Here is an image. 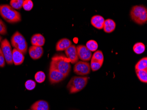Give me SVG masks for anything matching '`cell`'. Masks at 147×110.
<instances>
[{"instance_id":"6da1fadb","label":"cell","mask_w":147,"mask_h":110,"mask_svg":"<svg viewBox=\"0 0 147 110\" xmlns=\"http://www.w3.org/2000/svg\"><path fill=\"white\" fill-rule=\"evenodd\" d=\"M0 15L9 24L19 23L22 20L20 13L9 5H0Z\"/></svg>"},{"instance_id":"7a4b0ae2","label":"cell","mask_w":147,"mask_h":110,"mask_svg":"<svg viewBox=\"0 0 147 110\" xmlns=\"http://www.w3.org/2000/svg\"><path fill=\"white\" fill-rule=\"evenodd\" d=\"M50 65L67 77L71 71L70 61L63 55H56L52 57Z\"/></svg>"},{"instance_id":"3957f363","label":"cell","mask_w":147,"mask_h":110,"mask_svg":"<svg viewBox=\"0 0 147 110\" xmlns=\"http://www.w3.org/2000/svg\"><path fill=\"white\" fill-rule=\"evenodd\" d=\"M130 17L135 23L139 25L146 24L147 21V9L146 7L135 5L131 9Z\"/></svg>"},{"instance_id":"277c9868","label":"cell","mask_w":147,"mask_h":110,"mask_svg":"<svg viewBox=\"0 0 147 110\" xmlns=\"http://www.w3.org/2000/svg\"><path fill=\"white\" fill-rule=\"evenodd\" d=\"M88 80L87 77H73L67 87L70 93H76L82 90L86 86Z\"/></svg>"},{"instance_id":"5b68a950","label":"cell","mask_w":147,"mask_h":110,"mask_svg":"<svg viewBox=\"0 0 147 110\" xmlns=\"http://www.w3.org/2000/svg\"><path fill=\"white\" fill-rule=\"evenodd\" d=\"M11 43L14 49H17L24 55L26 54L28 52V43L21 33L19 31L14 33L11 36Z\"/></svg>"},{"instance_id":"8992f818","label":"cell","mask_w":147,"mask_h":110,"mask_svg":"<svg viewBox=\"0 0 147 110\" xmlns=\"http://www.w3.org/2000/svg\"><path fill=\"white\" fill-rule=\"evenodd\" d=\"M1 48L5 57L6 62L9 65H12L13 64L12 50L11 44L8 39L5 38L1 40Z\"/></svg>"},{"instance_id":"52a82bcc","label":"cell","mask_w":147,"mask_h":110,"mask_svg":"<svg viewBox=\"0 0 147 110\" xmlns=\"http://www.w3.org/2000/svg\"><path fill=\"white\" fill-rule=\"evenodd\" d=\"M90 65L87 62L78 61L74 67V72L78 75H86L90 72Z\"/></svg>"},{"instance_id":"ba28073f","label":"cell","mask_w":147,"mask_h":110,"mask_svg":"<svg viewBox=\"0 0 147 110\" xmlns=\"http://www.w3.org/2000/svg\"><path fill=\"white\" fill-rule=\"evenodd\" d=\"M49 77L50 83L53 84L60 82L64 80L66 76L50 65Z\"/></svg>"},{"instance_id":"9c48e42d","label":"cell","mask_w":147,"mask_h":110,"mask_svg":"<svg viewBox=\"0 0 147 110\" xmlns=\"http://www.w3.org/2000/svg\"><path fill=\"white\" fill-rule=\"evenodd\" d=\"M78 58L82 61H89L91 59L92 53L86 46L79 45L76 47Z\"/></svg>"},{"instance_id":"30bf717a","label":"cell","mask_w":147,"mask_h":110,"mask_svg":"<svg viewBox=\"0 0 147 110\" xmlns=\"http://www.w3.org/2000/svg\"><path fill=\"white\" fill-rule=\"evenodd\" d=\"M65 54L69 61L72 64L76 63L78 61V55L76 47L75 45H71L65 50Z\"/></svg>"},{"instance_id":"8fae6325","label":"cell","mask_w":147,"mask_h":110,"mask_svg":"<svg viewBox=\"0 0 147 110\" xmlns=\"http://www.w3.org/2000/svg\"><path fill=\"white\" fill-rule=\"evenodd\" d=\"M29 53L32 59L34 60L39 59L43 55V49L42 47L32 45L29 49Z\"/></svg>"},{"instance_id":"7c38bea8","label":"cell","mask_w":147,"mask_h":110,"mask_svg":"<svg viewBox=\"0 0 147 110\" xmlns=\"http://www.w3.org/2000/svg\"><path fill=\"white\" fill-rule=\"evenodd\" d=\"M25 57L24 55L16 49L12 50V60L13 63L16 66L21 65L24 62Z\"/></svg>"},{"instance_id":"4fadbf2b","label":"cell","mask_w":147,"mask_h":110,"mask_svg":"<svg viewBox=\"0 0 147 110\" xmlns=\"http://www.w3.org/2000/svg\"><path fill=\"white\" fill-rule=\"evenodd\" d=\"M105 21V19L101 16L95 15L92 17L91 24L96 28L101 30L103 29Z\"/></svg>"},{"instance_id":"5bb4252c","label":"cell","mask_w":147,"mask_h":110,"mask_svg":"<svg viewBox=\"0 0 147 110\" xmlns=\"http://www.w3.org/2000/svg\"><path fill=\"white\" fill-rule=\"evenodd\" d=\"M72 45V43L67 38L59 40L56 44V49L57 51H65Z\"/></svg>"},{"instance_id":"9a60e30c","label":"cell","mask_w":147,"mask_h":110,"mask_svg":"<svg viewBox=\"0 0 147 110\" xmlns=\"http://www.w3.org/2000/svg\"><path fill=\"white\" fill-rule=\"evenodd\" d=\"M44 37L40 34H36L33 35L31 38V43L33 46L42 47L45 43Z\"/></svg>"},{"instance_id":"2e32d148","label":"cell","mask_w":147,"mask_h":110,"mask_svg":"<svg viewBox=\"0 0 147 110\" xmlns=\"http://www.w3.org/2000/svg\"><path fill=\"white\" fill-rule=\"evenodd\" d=\"M31 110H49L48 103L44 100H39L30 107Z\"/></svg>"},{"instance_id":"e0dca14e","label":"cell","mask_w":147,"mask_h":110,"mask_svg":"<svg viewBox=\"0 0 147 110\" xmlns=\"http://www.w3.org/2000/svg\"><path fill=\"white\" fill-rule=\"evenodd\" d=\"M116 27V24L113 20L108 19L105 20L104 23L103 29L107 33H111L113 32Z\"/></svg>"},{"instance_id":"ac0fdd59","label":"cell","mask_w":147,"mask_h":110,"mask_svg":"<svg viewBox=\"0 0 147 110\" xmlns=\"http://www.w3.org/2000/svg\"><path fill=\"white\" fill-rule=\"evenodd\" d=\"M136 71L147 70V58H143L137 63L135 65Z\"/></svg>"},{"instance_id":"d6986e66","label":"cell","mask_w":147,"mask_h":110,"mask_svg":"<svg viewBox=\"0 0 147 110\" xmlns=\"http://www.w3.org/2000/svg\"><path fill=\"white\" fill-rule=\"evenodd\" d=\"M133 50L137 54H141L145 50V46L143 43H136L133 46Z\"/></svg>"},{"instance_id":"ffe728a7","label":"cell","mask_w":147,"mask_h":110,"mask_svg":"<svg viewBox=\"0 0 147 110\" xmlns=\"http://www.w3.org/2000/svg\"><path fill=\"white\" fill-rule=\"evenodd\" d=\"M137 77L141 82L144 83L147 82V70L136 71Z\"/></svg>"},{"instance_id":"44dd1931","label":"cell","mask_w":147,"mask_h":110,"mask_svg":"<svg viewBox=\"0 0 147 110\" xmlns=\"http://www.w3.org/2000/svg\"><path fill=\"white\" fill-rule=\"evenodd\" d=\"M86 47L91 52H95L97 50L98 45L96 42L93 40H90L87 42Z\"/></svg>"},{"instance_id":"7402d4cb","label":"cell","mask_w":147,"mask_h":110,"mask_svg":"<svg viewBox=\"0 0 147 110\" xmlns=\"http://www.w3.org/2000/svg\"><path fill=\"white\" fill-rule=\"evenodd\" d=\"M24 2V0H11L10 5L14 9L20 10L23 7Z\"/></svg>"},{"instance_id":"603a6c76","label":"cell","mask_w":147,"mask_h":110,"mask_svg":"<svg viewBox=\"0 0 147 110\" xmlns=\"http://www.w3.org/2000/svg\"><path fill=\"white\" fill-rule=\"evenodd\" d=\"M100 62H104V57L103 53L100 50L96 51L92 55V58Z\"/></svg>"},{"instance_id":"cb8c5ba5","label":"cell","mask_w":147,"mask_h":110,"mask_svg":"<svg viewBox=\"0 0 147 110\" xmlns=\"http://www.w3.org/2000/svg\"><path fill=\"white\" fill-rule=\"evenodd\" d=\"M103 63L100 62L96 60L91 59L90 65L91 69L93 72H95L99 70L103 65Z\"/></svg>"},{"instance_id":"d4e9b609","label":"cell","mask_w":147,"mask_h":110,"mask_svg":"<svg viewBox=\"0 0 147 110\" xmlns=\"http://www.w3.org/2000/svg\"><path fill=\"white\" fill-rule=\"evenodd\" d=\"M34 78L36 82L39 83H42L44 82L45 79V74L44 72L39 71L35 74Z\"/></svg>"},{"instance_id":"484cf974","label":"cell","mask_w":147,"mask_h":110,"mask_svg":"<svg viewBox=\"0 0 147 110\" xmlns=\"http://www.w3.org/2000/svg\"><path fill=\"white\" fill-rule=\"evenodd\" d=\"M34 4L31 0H25L24 1L23 7L25 10L29 11L33 8Z\"/></svg>"},{"instance_id":"4316f807","label":"cell","mask_w":147,"mask_h":110,"mask_svg":"<svg viewBox=\"0 0 147 110\" xmlns=\"http://www.w3.org/2000/svg\"><path fill=\"white\" fill-rule=\"evenodd\" d=\"M36 83L34 81L32 80H28L26 82L25 86L28 90H32L36 87Z\"/></svg>"},{"instance_id":"83f0119b","label":"cell","mask_w":147,"mask_h":110,"mask_svg":"<svg viewBox=\"0 0 147 110\" xmlns=\"http://www.w3.org/2000/svg\"><path fill=\"white\" fill-rule=\"evenodd\" d=\"M7 34V28L5 24L0 19V34L5 35Z\"/></svg>"},{"instance_id":"f1b7e54d","label":"cell","mask_w":147,"mask_h":110,"mask_svg":"<svg viewBox=\"0 0 147 110\" xmlns=\"http://www.w3.org/2000/svg\"><path fill=\"white\" fill-rule=\"evenodd\" d=\"M5 65V57L2 53L1 48L0 47V67H3Z\"/></svg>"},{"instance_id":"f546056e","label":"cell","mask_w":147,"mask_h":110,"mask_svg":"<svg viewBox=\"0 0 147 110\" xmlns=\"http://www.w3.org/2000/svg\"><path fill=\"white\" fill-rule=\"evenodd\" d=\"M2 38L1 35H0V43L1 42V40H2Z\"/></svg>"},{"instance_id":"4dcf8cb0","label":"cell","mask_w":147,"mask_h":110,"mask_svg":"<svg viewBox=\"0 0 147 110\" xmlns=\"http://www.w3.org/2000/svg\"><path fill=\"white\" fill-rule=\"evenodd\" d=\"M31 110V109H30V110Z\"/></svg>"}]
</instances>
